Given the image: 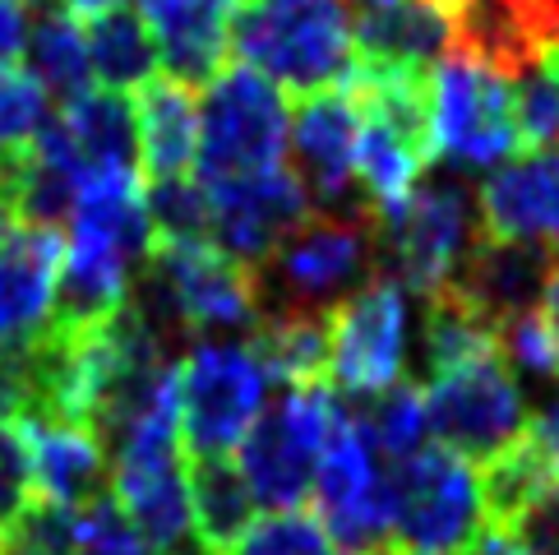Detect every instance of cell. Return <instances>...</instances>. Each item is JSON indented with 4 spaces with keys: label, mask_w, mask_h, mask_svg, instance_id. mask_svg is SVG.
Instances as JSON below:
<instances>
[{
    "label": "cell",
    "mask_w": 559,
    "mask_h": 555,
    "mask_svg": "<svg viewBox=\"0 0 559 555\" xmlns=\"http://www.w3.org/2000/svg\"><path fill=\"white\" fill-rule=\"evenodd\" d=\"M287 103L277 84L250 66H223L204 84L199 103V149H194V181L231 186L287 167Z\"/></svg>",
    "instance_id": "obj_3"
},
{
    "label": "cell",
    "mask_w": 559,
    "mask_h": 555,
    "mask_svg": "<svg viewBox=\"0 0 559 555\" xmlns=\"http://www.w3.org/2000/svg\"><path fill=\"white\" fill-rule=\"evenodd\" d=\"M467 555H527L523 542H518V532H499V528H481V538L472 542Z\"/></svg>",
    "instance_id": "obj_42"
},
{
    "label": "cell",
    "mask_w": 559,
    "mask_h": 555,
    "mask_svg": "<svg viewBox=\"0 0 559 555\" xmlns=\"http://www.w3.org/2000/svg\"><path fill=\"white\" fill-rule=\"evenodd\" d=\"M186 477H190L194 542L209 555H231L254 523V495L241 477V468L223 453V459H194Z\"/></svg>",
    "instance_id": "obj_24"
},
{
    "label": "cell",
    "mask_w": 559,
    "mask_h": 555,
    "mask_svg": "<svg viewBox=\"0 0 559 555\" xmlns=\"http://www.w3.org/2000/svg\"><path fill=\"white\" fill-rule=\"evenodd\" d=\"M430 149L457 167H495L523 153L509 79L453 47L430 70Z\"/></svg>",
    "instance_id": "obj_10"
},
{
    "label": "cell",
    "mask_w": 559,
    "mask_h": 555,
    "mask_svg": "<svg viewBox=\"0 0 559 555\" xmlns=\"http://www.w3.org/2000/svg\"><path fill=\"white\" fill-rule=\"evenodd\" d=\"M542 315L550 320V329L559 333V264L550 269V278H546V287H542Z\"/></svg>",
    "instance_id": "obj_43"
},
{
    "label": "cell",
    "mask_w": 559,
    "mask_h": 555,
    "mask_svg": "<svg viewBox=\"0 0 559 555\" xmlns=\"http://www.w3.org/2000/svg\"><path fill=\"white\" fill-rule=\"evenodd\" d=\"M426 422L444 449L467 463H490L495 453L518 445L532 426L523 389L499 352L472 356L463 366L430 375L426 385Z\"/></svg>",
    "instance_id": "obj_9"
},
{
    "label": "cell",
    "mask_w": 559,
    "mask_h": 555,
    "mask_svg": "<svg viewBox=\"0 0 559 555\" xmlns=\"http://www.w3.org/2000/svg\"><path fill=\"white\" fill-rule=\"evenodd\" d=\"M246 347L283 389L324 385L333 356L329 310H259Z\"/></svg>",
    "instance_id": "obj_23"
},
{
    "label": "cell",
    "mask_w": 559,
    "mask_h": 555,
    "mask_svg": "<svg viewBox=\"0 0 559 555\" xmlns=\"http://www.w3.org/2000/svg\"><path fill=\"white\" fill-rule=\"evenodd\" d=\"M532 435H536V445H542L546 463H550V477H555V486H559V408H550V412L536 416Z\"/></svg>",
    "instance_id": "obj_41"
},
{
    "label": "cell",
    "mask_w": 559,
    "mask_h": 555,
    "mask_svg": "<svg viewBox=\"0 0 559 555\" xmlns=\"http://www.w3.org/2000/svg\"><path fill=\"white\" fill-rule=\"evenodd\" d=\"M47 93L33 74L0 66V153L28 149L37 134L47 130Z\"/></svg>",
    "instance_id": "obj_35"
},
{
    "label": "cell",
    "mask_w": 559,
    "mask_h": 555,
    "mask_svg": "<svg viewBox=\"0 0 559 555\" xmlns=\"http://www.w3.org/2000/svg\"><path fill=\"white\" fill-rule=\"evenodd\" d=\"M24 435L28 449V472H33V495L66 509H84L97 495H107L111 482V463L103 445L93 440L84 426L70 422H33V426H14Z\"/></svg>",
    "instance_id": "obj_20"
},
{
    "label": "cell",
    "mask_w": 559,
    "mask_h": 555,
    "mask_svg": "<svg viewBox=\"0 0 559 555\" xmlns=\"http://www.w3.org/2000/svg\"><path fill=\"white\" fill-rule=\"evenodd\" d=\"M28 0H0V66H10L24 56V43H28Z\"/></svg>",
    "instance_id": "obj_40"
},
{
    "label": "cell",
    "mask_w": 559,
    "mask_h": 555,
    "mask_svg": "<svg viewBox=\"0 0 559 555\" xmlns=\"http://www.w3.org/2000/svg\"><path fill=\"white\" fill-rule=\"evenodd\" d=\"M476 236L481 223L472 213L467 186L453 176H435V181H416L403 204L374 217V260L407 292L435 296L463 269Z\"/></svg>",
    "instance_id": "obj_5"
},
{
    "label": "cell",
    "mask_w": 559,
    "mask_h": 555,
    "mask_svg": "<svg viewBox=\"0 0 559 555\" xmlns=\"http://www.w3.org/2000/svg\"><path fill=\"white\" fill-rule=\"evenodd\" d=\"M33 144L70 167L79 186L97 181V176L139 172L134 107L126 103V93H84L61 116H51Z\"/></svg>",
    "instance_id": "obj_15"
},
{
    "label": "cell",
    "mask_w": 559,
    "mask_h": 555,
    "mask_svg": "<svg viewBox=\"0 0 559 555\" xmlns=\"http://www.w3.org/2000/svg\"><path fill=\"white\" fill-rule=\"evenodd\" d=\"M352 412H356V422L370 430V440L384 453V463H397V459H407V453L426 449L430 422H426V399L416 385L397 380L393 389L374 393L366 408H352Z\"/></svg>",
    "instance_id": "obj_29"
},
{
    "label": "cell",
    "mask_w": 559,
    "mask_h": 555,
    "mask_svg": "<svg viewBox=\"0 0 559 555\" xmlns=\"http://www.w3.org/2000/svg\"><path fill=\"white\" fill-rule=\"evenodd\" d=\"M269 370L246 343H199L176 366L181 449L190 459H223L269 408Z\"/></svg>",
    "instance_id": "obj_8"
},
{
    "label": "cell",
    "mask_w": 559,
    "mask_h": 555,
    "mask_svg": "<svg viewBox=\"0 0 559 555\" xmlns=\"http://www.w3.org/2000/svg\"><path fill=\"white\" fill-rule=\"evenodd\" d=\"M319 523L329 528L337 555H393L389 538V463L370 430L343 408L319 453L314 472Z\"/></svg>",
    "instance_id": "obj_11"
},
{
    "label": "cell",
    "mask_w": 559,
    "mask_h": 555,
    "mask_svg": "<svg viewBox=\"0 0 559 555\" xmlns=\"http://www.w3.org/2000/svg\"><path fill=\"white\" fill-rule=\"evenodd\" d=\"M24 56H28V74L61 107H70L84 93H93V66H88L84 28H79V19L66 5H43L28 19Z\"/></svg>",
    "instance_id": "obj_26"
},
{
    "label": "cell",
    "mask_w": 559,
    "mask_h": 555,
    "mask_svg": "<svg viewBox=\"0 0 559 555\" xmlns=\"http://www.w3.org/2000/svg\"><path fill=\"white\" fill-rule=\"evenodd\" d=\"M337 412H343V403L329 393V385L287 389L273 408L259 412V422L236 445L241 449L236 468H241L254 505L277 513V509H301L310 500L319 453H324Z\"/></svg>",
    "instance_id": "obj_7"
},
{
    "label": "cell",
    "mask_w": 559,
    "mask_h": 555,
    "mask_svg": "<svg viewBox=\"0 0 559 555\" xmlns=\"http://www.w3.org/2000/svg\"><path fill=\"white\" fill-rule=\"evenodd\" d=\"M204 194H209V241L250 273L264 269L273 250L314 213L301 176L292 167L250 176V181L213 186Z\"/></svg>",
    "instance_id": "obj_13"
},
{
    "label": "cell",
    "mask_w": 559,
    "mask_h": 555,
    "mask_svg": "<svg viewBox=\"0 0 559 555\" xmlns=\"http://www.w3.org/2000/svg\"><path fill=\"white\" fill-rule=\"evenodd\" d=\"M56 278H61L56 227L19 223L0 241V352L24 347L51 329Z\"/></svg>",
    "instance_id": "obj_17"
},
{
    "label": "cell",
    "mask_w": 559,
    "mask_h": 555,
    "mask_svg": "<svg viewBox=\"0 0 559 555\" xmlns=\"http://www.w3.org/2000/svg\"><path fill=\"white\" fill-rule=\"evenodd\" d=\"M231 47L241 66L301 97L347 88L356 70L352 19L337 0H241Z\"/></svg>",
    "instance_id": "obj_2"
},
{
    "label": "cell",
    "mask_w": 559,
    "mask_h": 555,
    "mask_svg": "<svg viewBox=\"0 0 559 555\" xmlns=\"http://www.w3.org/2000/svg\"><path fill=\"white\" fill-rule=\"evenodd\" d=\"M74 555H157L139 528L130 523V513L121 509V500L107 491L97 495L93 505L79 509V546Z\"/></svg>",
    "instance_id": "obj_36"
},
{
    "label": "cell",
    "mask_w": 559,
    "mask_h": 555,
    "mask_svg": "<svg viewBox=\"0 0 559 555\" xmlns=\"http://www.w3.org/2000/svg\"><path fill=\"white\" fill-rule=\"evenodd\" d=\"M144 204L157 241H209V194L190 176L148 181Z\"/></svg>",
    "instance_id": "obj_31"
},
{
    "label": "cell",
    "mask_w": 559,
    "mask_h": 555,
    "mask_svg": "<svg viewBox=\"0 0 559 555\" xmlns=\"http://www.w3.org/2000/svg\"><path fill=\"white\" fill-rule=\"evenodd\" d=\"M79 546V509L33 500L19 519L0 532L5 555H74Z\"/></svg>",
    "instance_id": "obj_33"
},
{
    "label": "cell",
    "mask_w": 559,
    "mask_h": 555,
    "mask_svg": "<svg viewBox=\"0 0 559 555\" xmlns=\"http://www.w3.org/2000/svg\"><path fill=\"white\" fill-rule=\"evenodd\" d=\"M476 223L495 241L542 246L559 260V149L523 153L476 194Z\"/></svg>",
    "instance_id": "obj_16"
},
{
    "label": "cell",
    "mask_w": 559,
    "mask_h": 555,
    "mask_svg": "<svg viewBox=\"0 0 559 555\" xmlns=\"http://www.w3.org/2000/svg\"><path fill=\"white\" fill-rule=\"evenodd\" d=\"M329 375L352 399H374L403 380L407 366V287L389 273L366 278L329 310Z\"/></svg>",
    "instance_id": "obj_12"
},
{
    "label": "cell",
    "mask_w": 559,
    "mask_h": 555,
    "mask_svg": "<svg viewBox=\"0 0 559 555\" xmlns=\"http://www.w3.org/2000/svg\"><path fill=\"white\" fill-rule=\"evenodd\" d=\"M134 139H139V172L148 181L190 176L199 149V103L194 88L176 79H153L139 88L134 103Z\"/></svg>",
    "instance_id": "obj_22"
},
{
    "label": "cell",
    "mask_w": 559,
    "mask_h": 555,
    "mask_svg": "<svg viewBox=\"0 0 559 555\" xmlns=\"http://www.w3.org/2000/svg\"><path fill=\"white\" fill-rule=\"evenodd\" d=\"M231 555H337L329 528L306 509H277L269 519L250 523Z\"/></svg>",
    "instance_id": "obj_32"
},
{
    "label": "cell",
    "mask_w": 559,
    "mask_h": 555,
    "mask_svg": "<svg viewBox=\"0 0 559 555\" xmlns=\"http://www.w3.org/2000/svg\"><path fill=\"white\" fill-rule=\"evenodd\" d=\"M481 528V486L467 459L444 445H426L389 463L393 555H467Z\"/></svg>",
    "instance_id": "obj_4"
},
{
    "label": "cell",
    "mask_w": 559,
    "mask_h": 555,
    "mask_svg": "<svg viewBox=\"0 0 559 555\" xmlns=\"http://www.w3.org/2000/svg\"><path fill=\"white\" fill-rule=\"evenodd\" d=\"M426 370L439 375L449 366H463L472 356H486V352H499L495 347V324L476 310L463 292L453 283L439 287L435 296H426Z\"/></svg>",
    "instance_id": "obj_28"
},
{
    "label": "cell",
    "mask_w": 559,
    "mask_h": 555,
    "mask_svg": "<svg viewBox=\"0 0 559 555\" xmlns=\"http://www.w3.org/2000/svg\"><path fill=\"white\" fill-rule=\"evenodd\" d=\"M481 513H486V528H499V532H518V523L527 519V513L550 500L559 491L555 477H550V463L542 445H536V435L527 426V435L518 445H509L504 453H495L490 463H481Z\"/></svg>",
    "instance_id": "obj_25"
},
{
    "label": "cell",
    "mask_w": 559,
    "mask_h": 555,
    "mask_svg": "<svg viewBox=\"0 0 559 555\" xmlns=\"http://www.w3.org/2000/svg\"><path fill=\"white\" fill-rule=\"evenodd\" d=\"M241 0H139V19L157 43L167 79L199 88L223 70L231 43V19Z\"/></svg>",
    "instance_id": "obj_18"
},
{
    "label": "cell",
    "mask_w": 559,
    "mask_h": 555,
    "mask_svg": "<svg viewBox=\"0 0 559 555\" xmlns=\"http://www.w3.org/2000/svg\"><path fill=\"white\" fill-rule=\"evenodd\" d=\"M504 5L513 10V19L527 28V37L536 47H542V56H550L559 47V0H504Z\"/></svg>",
    "instance_id": "obj_38"
},
{
    "label": "cell",
    "mask_w": 559,
    "mask_h": 555,
    "mask_svg": "<svg viewBox=\"0 0 559 555\" xmlns=\"http://www.w3.org/2000/svg\"><path fill=\"white\" fill-rule=\"evenodd\" d=\"M84 43H88L93 79H103L107 93H139L163 70L157 43H153L148 24L139 19V10L116 5L107 14H93L84 28Z\"/></svg>",
    "instance_id": "obj_27"
},
{
    "label": "cell",
    "mask_w": 559,
    "mask_h": 555,
    "mask_svg": "<svg viewBox=\"0 0 559 555\" xmlns=\"http://www.w3.org/2000/svg\"><path fill=\"white\" fill-rule=\"evenodd\" d=\"M10 217H14V213H10V204H5V194H0V241H5V227H10Z\"/></svg>",
    "instance_id": "obj_45"
},
{
    "label": "cell",
    "mask_w": 559,
    "mask_h": 555,
    "mask_svg": "<svg viewBox=\"0 0 559 555\" xmlns=\"http://www.w3.org/2000/svg\"><path fill=\"white\" fill-rule=\"evenodd\" d=\"M495 347L504 356V366L536 375V380H559V333L550 329V320L536 310H523L495 329Z\"/></svg>",
    "instance_id": "obj_34"
},
{
    "label": "cell",
    "mask_w": 559,
    "mask_h": 555,
    "mask_svg": "<svg viewBox=\"0 0 559 555\" xmlns=\"http://www.w3.org/2000/svg\"><path fill=\"white\" fill-rule=\"evenodd\" d=\"M509 88H513L523 153L559 149V74L550 70V61H532L518 74H509Z\"/></svg>",
    "instance_id": "obj_30"
},
{
    "label": "cell",
    "mask_w": 559,
    "mask_h": 555,
    "mask_svg": "<svg viewBox=\"0 0 559 555\" xmlns=\"http://www.w3.org/2000/svg\"><path fill=\"white\" fill-rule=\"evenodd\" d=\"M356 139H361V111H356L347 88L301 97V107L287 126V144L296 157L292 172L301 176L314 213L370 209L361 186H356Z\"/></svg>",
    "instance_id": "obj_14"
},
{
    "label": "cell",
    "mask_w": 559,
    "mask_h": 555,
    "mask_svg": "<svg viewBox=\"0 0 559 555\" xmlns=\"http://www.w3.org/2000/svg\"><path fill=\"white\" fill-rule=\"evenodd\" d=\"M0 555H5V551H0Z\"/></svg>",
    "instance_id": "obj_47"
},
{
    "label": "cell",
    "mask_w": 559,
    "mask_h": 555,
    "mask_svg": "<svg viewBox=\"0 0 559 555\" xmlns=\"http://www.w3.org/2000/svg\"><path fill=\"white\" fill-rule=\"evenodd\" d=\"M518 542L527 555H559V491L518 523Z\"/></svg>",
    "instance_id": "obj_39"
},
{
    "label": "cell",
    "mask_w": 559,
    "mask_h": 555,
    "mask_svg": "<svg viewBox=\"0 0 559 555\" xmlns=\"http://www.w3.org/2000/svg\"><path fill=\"white\" fill-rule=\"evenodd\" d=\"M356 61L389 70H435L453 51V14L435 0H397L352 24Z\"/></svg>",
    "instance_id": "obj_21"
},
{
    "label": "cell",
    "mask_w": 559,
    "mask_h": 555,
    "mask_svg": "<svg viewBox=\"0 0 559 555\" xmlns=\"http://www.w3.org/2000/svg\"><path fill=\"white\" fill-rule=\"evenodd\" d=\"M555 264L559 260L542 246L476 236V246L467 250L463 269L453 273V287L499 329L504 320H513V315L542 306V287H546Z\"/></svg>",
    "instance_id": "obj_19"
},
{
    "label": "cell",
    "mask_w": 559,
    "mask_h": 555,
    "mask_svg": "<svg viewBox=\"0 0 559 555\" xmlns=\"http://www.w3.org/2000/svg\"><path fill=\"white\" fill-rule=\"evenodd\" d=\"M157 246L139 176H97L70 209V250L56 278L51 329L88 333L130 302L139 269Z\"/></svg>",
    "instance_id": "obj_1"
},
{
    "label": "cell",
    "mask_w": 559,
    "mask_h": 555,
    "mask_svg": "<svg viewBox=\"0 0 559 555\" xmlns=\"http://www.w3.org/2000/svg\"><path fill=\"white\" fill-rule=\"evenodd\" d=\"M546 61H550V70H555V74H559V47H555V51H550V56H546Z\"/></svg>",
    "instance_id": "obj_46"
},
{
    "label": "cell",
    "mask_w": 559,
    "mask_h": 555,
    "mask_svg": "<svg viewBox=\"0 0 559 555\" xmlns=\"http://www.w3.org/2000/svg\"><path fill=\"white\" fill-rule=\"evenodd\" d=\"M33 500H37V495H33V472H28L24 435H19L14 426H0V532H5Z\"/></svg>",
    "instance_id": "obj_37"
},
{
    "label": "cell",
    "mask_w": 559,
    "mask_h": 555,
    "mask_svg": "<svg viewBox=\"0 0 559 555\" xmlns=\"http://www.w3.org/2000/svg\"><path fill=\"white\" fill-rule=\"evenodd\" d=\"M374 264V213H310L259 269V310H333Z\"/></svg>",
    "instance_id": "obj_6"
},
{
    "label": "cell",
    "mask_w": 559,
    "mask_h": 555,
    "mask_svg": "<svg viewBox=\"0 0 559 555\" xmlns=\"http://www.w3.org/2000/svg\"><path fill=\"white\" fill-rule=\"evenodd\" d=\"M61 5L74 14V19H93V14H107V10H116L121 0H61Z\"/></svg>",
    "instance_id": "obj_44"
}]
</instances>
